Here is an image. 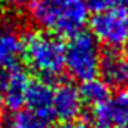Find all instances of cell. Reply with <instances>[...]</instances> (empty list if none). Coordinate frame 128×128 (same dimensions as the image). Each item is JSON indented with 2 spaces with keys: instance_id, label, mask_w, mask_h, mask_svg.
Returning a JSON list of instances; mask_svg holds the SVG:
<instances>
[{
  "instance_id": "cell-14",
  "label": "cell",
  "mask_w": 128,
  "mask_h": 128,
  "mask_svg": "<svg viewBox=\"0 0 128 128\" xmlns=\"http://www.w3.org/2000/svg\"><path fill=\"white\" fill-rule=\"evenodd\" d=\"M52 128H88V127H87L84 122L73 120V121H62L61 124L55 125V127H52Z\"/></svg>"
},
{
  "instance_id": "cell-1",
  "label": "cell",
  "mask_w": 128,
  "mask_h": 128,
  "mask_svg": "<svg viewBox=\"0 0 128 128\" xmlns=\"http://www.w3.org/2000/svg\"><path fill=\"white\" fill-rule=\"evenodd\" d=\"M28 12L42 29L68 37L83 30L88 20L84 0H29Z\"/></svg>"
},
{
  "instance_id": "cell-10",
  "label": "cell",
  "mask_w": 128,
  "mask_h": 128,
  "mask_svg": "<svg viewBox=\"0 0 128 128\" xmlns=\"http://www.w3.org/2000/svg\"><path fill=\"white\" fill-rule=\"evenodd\" d=\"M24 36L12 22H0V70L18 64L22 55Z\"/></svg>"
},
{
  "instance_id": "cell-4",
  "label": "cell",
  "mask_w": 128,
  "mask_h": 128,
  "mask_svg": "<svg viewBox=\"0 0 128 128\" xmlns=\"http://www.w3.org/2000/svg\"><path fill=\"white\" fill-rule=\"evenodd\" d=\"M90 26L95 39L110 50H121L128 46V10L125 7L96 12Z\"/></svg>"
},
{
  "instance_id": "cell-6",
  "label": "cell",
  "mask_w": 128,
  "mask_h": 128,
  "mask_svg": "<svg viewBox=\"0 0 128 128\" xmlns=\"http://www.w3.org/2000/svg\"><path fill=\"white\" fill-rule=\"evenodd\" d=\"M92 117L98 124L128 127V91H118L95 106Z\"/></svg>"
},
{
  "instance_id": "cell-11",
  "label": "cell",
  "mask_w": 128,
  "mask_h": 128,
  "mask_svg": "<svg viewBox=\"0 0 128 128\" xmlns=\"http://www.w3.org/2000/svg\"><path fill=\"white\" fill-rule=\"evenodd\" d=\"M81 83L83 84L78 88V92H80L83 103L95 108L110 96V87L102 78L92 77L86 81H81Z\"/></svg>"
},
{
  "instance_id": "cell-15",
  "label": "cell",
  "mask_w": 128,
  "mask_h": 128,
  "mask_svg": "<svg viewBox=\"0 0 128 128\" xmlns=\"http://www.w3.org/2000/svg\"><path fill=\"white\" fill-rule=\"evenodd\" d=\"M0 2L8 7H21L24 4H28L29 0H0Z\"/></svg>"
},
{
  "instance_id": "cell-5",
  "label": "cell",
  "mask_w": 128,
  "mask_h": 128,
  "mask_svg": "<svg viewBox=\"0 0 128 128\" xmlns=\"http://www.w3.org/2000/svg\"><path fill=\"white\" fill-rule=\"evenodd\" d=\"M2 103L10 112H18L25 106L26 91L30 84V77L20 65L6 69L2 76Z\"/></svg>"
},
{
  "instance_id": "cell-18",
  "label": "cell",
  "mask_w": 128,
  "mask_h": 128,
  "mask_svg": "<svg viewBox=\"0 0 128 128\" xmlns=\"http://www.w3.org/2000/svg\"><path fill=\"white\" fill-rule=\"evenodd\" d=\"M124 2H128V0H124Z\"/></svg>"
},
{
  "instance_id": "cell-9",
  "label": "cell",
  "mask_w": 128,
  "mask_h": 128,
  "mask_svg": "<svg viewBox=\"0 0 128 128\" xmlns=\"http://www.w3.org/2000/svg\"><path fill=\"white\" fill-rule=\"evenodd\" d=\"M99 72L102 80L109 87L127 88L128 87V51L109 50L100 56Z\"/></svg>"
},
{
  "instance_id": "cell-7",
  "label": "cell",
  "mask_w": 128,
  "mask_h": 128,
  "mask_svg": "<svg viewBox=\"0 0 128 128\" xmlns=\"http://www.w3.org/2000/svg\"><path fill=\"white\" fill-rule=\"evenodd\" d=\"M83 105L78 88L73 84L62 83L54 88L52 112L55 118L61 121H73L81 114Z\"/></svg>"
},
{
  "instance_id": "cell-2",
  "label": "cell",
  "mask_w": 128,
  "mask_h": 128,
  "mask_svg": "<svg viewBox=\"0 0 128 128\" xmlns=\"http://www.w3.org/2000/svg\"><path fill=\"white\" fill-rule=\"evenodd\" d=\"M22 55L28 66L47 81L55 80L65 68V44L58 34L47 30L24 36Z\"/></svg>"
},
{
  "instance_id": "cell-8",
  "label": "cell",
  "mask_w": 128,
  "mask_h": 128,
  "mask_svg": "<svg viewBox=\"0 0 128 128\" xmlns=\"http://www.w3.org/2000/svg\"><path fill=\"white\" fill-rule=\"evenodd\" d=\"M52 98L54 87L51 81H47L44 78L36 81L30 80V84L26 91L25 105L28 106L29 112L48 122L55 118L52 112Z\"/></svg>"
},
{
  "instance_id": "cell-17",
  "label": "cell",
  "mask_w": 128,
  "mask_h": 128,
  "mask_svg": "<svg viewBox=\"0 0 128 128\" xmlns=\"http://www.w3.org/2000/svg\"><path fill=\"white\" fill-rule=\"evenodd\" d=\"M0 106H2V78H0Z\"/></svg>"
},
{
  "instance_id": "cell-12",
  "label": "cell",
  "mask_w": 128,
  "mask_h": 128,
  "mask_svg": "<svg viewBox=\"0 0 128 128\" xmlns=\"http://www.w3.org/2000/svg\"><path fill=\"white\" fill-rule=\"evenodd\" d=\"M8 128H47V122L29 110H18L10 117Z\"/></svg>"
},
{
  "instance_id": "cell-16",
  "label": "cell",
  "mask_w": 128,
  "mask_h": 128,
  "mask_svg": "<svg viewBox=\"0 0 128 128\" xmlns=\"http://www.w3.org/2000/svg\"><path fill=\"white\" fill-rule=\"evenodd\" d=\"M95 128H128V127H113V125H106V124H96Z\"/></svg>"
},
{
  "instance_id": "cell-13",
  "label": "cell",
  "mask_w": 128,
  "mask_h": 128,
  "mask_svg": "<svg viewBox=\"0 0 128 128\" xmlns=\"http://www.w3.org/2000/svg\"><path fill=\"white\" fill-rule=\"evenodd\" d=\"M124 0H87V7L88 10L96 12H102V11H108V10L120 7L122 4Z\"/></svg>"
},
{
  "instance_id": "cell-3",
  "label": "cell",
  "mask_w": 128,
  "mask_h": 128,
  "mask_svg": "<svg viewBox=\"0 0 128 128\" xmlns=\"http://www.w3.org/2000/svg\"><path fill=\"white\" fill-rule=\"evenodd\" d=\"M99 42L91 32L80 30L65 44V69L77 81H86L99 73Z\"/></svg>"
}]
</instances>
